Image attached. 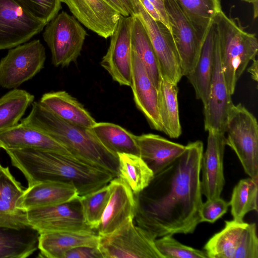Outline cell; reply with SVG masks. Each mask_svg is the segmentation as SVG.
I'll return each instance as SVG.
<instances>
[{
    "instance_id": "cell-1",
    "label": "cell",
    "mask_w": 258,
    "mask_h": 258,
    "mask_svg": "<svg viewBox=\"0 0 258 258\" xmlns=\"http://www.w3.org/2000/svg\"><path fill=\"white\" fill-rule=\"evenodd\" d=\"M201 141L188 143L183 153L135 195V221L156 238L191 234L201 223L202 205Z\"/></svg>"
},
{
    "instance_id": "cell-2",
    "label": "cell",
    "mask_w": 258,
    "mask_h": 258,
    "mask_svg": "<svg viewBox=\"0 0 258 258\" xmlns=\"http://www.w3.org/2000/svg\"><path fill=\"white\" fill-rule=\"evenodd\" d=\"M11 163L25 177L28 186L48 180L71 183L80 196L107 184L114 178L110 173L76 157L34 149L5 150Z\"/></svg>"
},
{
    "instance_id": "cell-3",
    "label": "cell",
    "mask_w": 258,
    "mask_h": 258,
    "mask_svg": "<svg viewBox=\"0 0 258 258\" xmlns=\"http://www.w3.org/2000/svg\"><path fill=\"white\" fill-rule=\"evenodd\" d=\"M21 122L47 134L64 146L79 160L105 170L114 177L118 176L117 155L107 149L91 128L63 120L39 102L32 103L29 114Z\"/></svg>"
},
{
    "instance_id": "cell-4",
    "label": "cell",
    "mask_w": 258,
    "mask_h": 258,
    "mask_svg": "<svg viewBox=\"0 0 258 258\" xmlns=\"http://www.w3.org/2000/svg\"><path fill=\"white\" fill-rule=\"evenodd\" d=\"M213 23L219 44L222 70L232 95L249 62L255 58L257 40L255 34L245 31L238 19L228 17L222 11L215 16Z\"/></svg>"
},
{
    "instance_id": "cell-5",
    "label": "cell",
    "mask_w": 258,
    "mask_h": 258,
    "mask_svg": "<svg viewBox=\"0 0 258 258\" xmlns=\"http://www.w3.org/2000/svg\"><path fill=\"white\" fill-rule=\"evenodd\" d=\"M225 134L226 145L234 151L244 172L258 179V124L255 116L241 103L233 104Z\"/></svg>"
},
{
    "instance_id": "cell-6",
    "label": "cell",
    "mask_w": 258,
    "mask_h": 258,
    "mask_svg": "<svg viewBox=\"0 0 258 258\" xmlns=\"http://www.w3.org/2000/svg\"><path fill=\"white\" fill-rule=\"evenodd\" d=\"M99 237L98 248L103 258H164L155 245L156 238L133 220Z\"/></svg>"
},
{
    "instance_id": "cell-7",
    "label": "cell",
    "mask_w": 258,
    "mask_h": 258,
    "mask_svg": "<svg viewBox=\"0 0 258 258\" xmlns=\"http://www.w3.org/2000/svg\"><path fill=\"white\" fill-rule=\"evenodd\" d=\"M87 35L77 20L63 11L45 26L43 37L51 53L52 64L67 67L80 55Z\"/></svg>"
},
{
    "instance_id": "cell-8",
    "label": "cell",
    "mask_w": 258,
    "mask_h": 258,
    "mask_svg": "<svg viewBox=\"0 0 258 258\" xmlns=\"http://www.w3.org/2000/svg\"><path fill=\"white\" fill-rule=\"evenodd\" d=\"M45 49L39 40L10 48L0 60V86L16 89L32 79L44 67Z\"/></svg>"
},
{
    "instance_id": "cell-9",
    "label": "cell",
    "mask_w": 258,
    "mask_h": 258,
    "mask_svg": "<svg viewBox=\"0 0 258 258\" xmlns=\"http://www.w3.org/2000/svg\"><path fill=\"white\" fill-rule=\"evenodd\" d=\"M135 14L144 25L158 63L161 76L177 84L183 77L180 58L171 32L161 22L155 20L139 0H131Z\"/></svg>"
},
{
    "instance_id": "cell-10",
    "label": "cell",
    "mask_w": 258,
    "mask_h": 258,
    "mask_svg": "<svg viewBox=\"0 0 258 258\" xmlns=\"http://www.w3.org/2000/svg\"><path fill=\"white\" fill-rule=\"evenodd\" d=\"M46 25L32 16L18 0H0V50L26 42Z\"/></svg>"
},
{
    "instance_id": "cell-11",
    "label": "cell",
    "mask_w": 258,
    "mask_h": 258,
    "mask_svg": "<svg viewBox=\"0 0 258 258\" xmlns=\"http://www.w3.org/2000/svg\"><path fill=\"white\" fill-rule=\"evenodd\" d=\"M26 214L29 226L39 234L94 231L84 222L79 198L63 204L30 209L26 210Z\"/></svg>"
},
{
    "instance_id": "cell-12",
    "label": "cell",
    "mask_w": 258,
    "mask_h": 258,
    "mask_svg": "<svg viewBox=\"0 0 258 258\" xmlns=\"http://www.w3.org/2000/svg\"><path fill=\"white\" fill-rule=\"evenodd\" d=\"M164 5L179 56L182 74L186 76L198 62L204 40L200 38L176 0H164Z\"/></svg>"
},
{
    "instance_id": "cell-13",
    "label": "cell",
    "mask_w": 258,
    "mask_h": 258,
    "mask_svg": "<svg viewBox=\"0 0 258 258\" xmlns=\"http://www.w3.org/2000/svg\"><path fill=\"white\" fill-rule=\"evenodd\" d=\"M132 21L133 16H121L110 36L108 50L100 62L114 81L120 85L130 87L132 82Z\"/></svg>"
},
{
    "instance_id": "cell-14",
    "label": "cell",
    "mask_w": 258,
    "mask_h": 258,
    "mask_svg": "<svg viewBox=\"0 0 258 258\" xmlns=\"http://www.w3.org/2000/svg\"><path fill=\"white\" fill-rule=\"evenodd\" d=\"M233 104L221 68L215 31L213 71L209 97L204 105L205 130L225 134L228 114Z\"/></svg>"
},
{
    "instance_id": "cell-15",
    "label": "cell",
    "mask_w": 258,
    "mask_h": 258,
    "mask_svg": "<svg viewBox=\"0 0 258 258\" xmlns=\"http://www.w3.org/2000/svg\"><path fill=\"white\" fill-rule=\"evenodd\" d=\"M74 17L105 39L110 37L122 16L105 0H61Z\"/></svg>"
},
{
    "instance_id": "cell-16",
    "label": "cell",
    "mask_w": 258,
    "mask_h": 258,
    "mask_svg": "<svg viewBox=\"0 0 258 258\" xmlns=\"http://www.w3.org/2000/svg\"><path fill=\"white\" fill-rule=\"evenodd\" d=\"M208 132L207 148L201 161V184L202 195L210 200L220 197L225 183L223 159L226 143L225 134Z\"/></svg>"
},
{
    "instance_id": "cell-17",
    "label": "cell",
    "mask_w": 258,
    "mask_h": 258,
    "mask_svg": "<svg viewBox=\"0 0 258 258\" xmlns=\"http://www.w3.org/2000/svg\"><path fill=\"white\" fill-rule=\"evenodd\" d=\"M109 184L111 194L97 229L99 235L111 233L134 220L136 215L135 195L128 185L119 177L113 178Z\"/></svg>"
},
{
    "instance_id": "cell-18",
    "label": "cell",
    "mask_w": 258,
    "mask_h": 258,
    "mask_svg": "<svg viewBox=\"0 0 258 258\" xmlns=\"http://www.w3.org/2000/svg\"><path fill=\"white\" fill-rule=\"evenodd\" d=\"M25 189L11 173L0 164V227L17 229L31 228L23 206Z\"/></svg>"
},
{
    "instance_id": "cell-19",
    "label": "cell",
    "mask_w": 258,
    "mask_h": 258,
    "mask_svg": "<svg viewBox=\"0 0 258 258\" xmlns=\"http://www.w3.org/2000/svg\"><path fill=\"white\" fill-rule=\"evenodd\" d=\"M132 82L134 100L150 127L162 132L157 109V89L138 55L132 50Z\"/></svg>"
},
{
    "instance_id": "cell-20",
    "label": "cell",
    "mask_w": 258,
    "mask_h": 258,
    "mask_svg": "<svg viewBox=\"0 0 258 258\" xmlns=\"http://www.w3.org/2000/svg\"><path fill=\"white\" fill-rule=\"evenodd\" d=\"M0 148L5 150L34 149L73 156L64 146L47 134L22 122L0 132Z\"/></svg>"
},
{
    "instance_id": "cell-21",
    "label": "cell",
    "mask_w": 258,
    "mask_h": 258,
    "mask_svg": "<svg viewBox=\"0 0 258 258\" xmlns=\"http://www.w3.org/2000/svg\"><path fill=\"white\" fill-rule=\"evenodd\" d=\"M139 155L154 175L172 163L184 151L185 146L169 141L159 135H135Z\"/></svg>"
},
{
    "instance_id": "cell-22",
    "label": "cell",
    "mask_w": 258,
    "mask_h": 258,
    "mask_svg": "<svg viewBox=\"0 0 258 258\" xmlns=\"http://www.w3.org/2000/svg\"><path fill=\"white\" fill-rule=\"evenodd\" d=\"M99 235L95 231H57L39 234V257L63 258L65 253L80 246L98 247Z\"/></svg>"
},
{
    "instance_id": "cell-23",
    "label": "cell",
    "mask_w": 258,
    "mask_h": 258,
    "mask_svg": "<svg viewBox=\"0 0 258 258\" xmlns=\"http://www.w3.org/2000/svg\"><path fill=\"white\" fill-rule=\"evenodd\" d=\"M80 197L73 184L48 180L28 186L23 197V206L26 210L63 204Z\"/></svg>"
},
{
    "instance_id": "cell-24",
    "label": "cell",
    "mask_w": 258,
    "mask_h": 258,
    "mask_svg": "<svg viewBox=\"0 0 258 258\" xmlns=\"http://www.w3.org/2000/svg\"><path fill=\"white\" fill-rule=\"evenodd\" d=\"M40 103L63 120L87 128L97 122L84 106L64 91L44 94Z\"/></svg>"
},
{
    "instance_id": "cell-25",
    "label": "cell",
    "mask_w": 258,
    "mask_h": 258,
    "mask_svg": "<svg viewBox=\"0 0 258 258\" xmlns=\"http://www.w3.org/2000/svg\"><path fill=\"white\" fill-rule=\"evenodd\" d=\"M215 30L214 24L209 27L202 45L198 62L186 77L192 85L197 99L203 105L207 101L210 90L215 54Z\"/></svg>"
},
{
    "instance_id": "cell-26",
    "label": "cell",
    "mask_w": 258,
    "mask_h": 258,
    "mask_svg": "<svg viewBox=\"0 0 258 258\" xmlns=\"http://www.w3.org/2000/svg\"><path fill=\"white\" fill-rule=\"evenodd\" d=\"M177 84L168 82L161 76L157 89V109L162 132L171 138L181 135Z\"/></svg>"
},
{
    "instance_id": "cell-27",
    "label": "cell",
    "mask_w": 258,
    "mask_h": 258,
    "mask_svg": "<svg viewBox=\"0 0 258 258\" xmlns=\"http://www.w3.org/2000/svg\"><path fill=\"white\" fill-rule=\"evenodd\" d=\"M39 233L32 228L0 227V258H26L38 249Z\"/></svg>"
},
{
    "instance_id": "cell-28",
    "label": "cell",
    "mask_w": 258,
    "mask_h": 258,
    "mask_svg": "<svg viewBox=\"0 0 258 258\" xmlns=\"http://www.w3.org/2000/svg\"><path fill=\"white\" fill-rule=\"evenodd\" d=\"M248 224L234 220L225 221L224 227L212 236L204 246L208 258H234Z\"/></svg>"
},
{
    "instance_id": "cell-29",
    "label": "cell",
    "mask_w": 258,
    "mask_h": 258,
    "mask_svg": "<svg viewBox=\"0 0 258 258\" xmlns=\"http://www.w3.org/2000/svg\"><path fill=\"white\" fill-rule=\"evenodd\" d=\"M132 49L139 57L153 84L158 88L161 75L157 58L147 30L139 16H133Z\"/></svg>"
},
{
    "instance_id": "cell-30",
    "label": "cell",
    "mask_w": 258,
    "mask_h": 258,
    "mask_svg": "<svg viewBox=\"0 0 258 258\" xmlns=\"http://www.w3.org/2000/svg\"><path fill=\"white\" fill-rule=\"evenodd\" d=\"M91 130L100 143L114 154L124 153L139 155L135 135L120 125L110 122H96Z\"/></svg>"
},
{
    "instance_id": "cell-31",
    "label": "cell",
    "mask_w": 258,
    "mask_h": 258,
    "mask_svg": "<svg viewBox=\"0 0 258 258\" xmlns=\"http://www.w3.org/2000/svg\"><path fill=\"white\" fill-rule=\"evenodd\" d=\"M118 176L131 188L135 195L146 188L154 177V173L147 164L137 155L118 153Z\"/></svg>"
},
{
    "instance_id": "cell-32",
    "label": "cell",
    "mask_w": 258,
    "mask_h": 258,
    "mask_svg": "<svg viewBox=\"0 0 258 258\" xmlns=\"http://www.w3.org/2000/svg\"><path fill=\"white\" fill-rule=\"evenodd\" d=\"M204 40L215 16L222 10L221 0H176Z\"/></svg>"
},
{
    "instance_id": "cell-33",
    "label": "cell",
    "mask_w": 258,
    "mask_h": 258,
    "mask_svg": "<svg viewBox=\"0 0 258 258\" xmlns=\"http://www.w3.org/2000/svg\"><path fill=\"white\" fill-rule=\"evenodd\" d=\"M34 96L27 91L14 89L0 98V132L19 123Z\"/></svg>"
},
{
    "instance_id": "cell-34",
    "label": "cell",
    "mask_w": 258,
    "mask_h": 258,
    "mask_svg": "<svg viewBox=\"0 0 258 258\" xmlns=\"http://www.w3.org/2000/svg\"><path fill=\"white\" fill-rule=\"evenodd\" d=\"M258 179H242L233 188L229 205L233 220L243 222L249 212H257Z\"/></svg>"
},
{
    "instance_id": "cell-35",
    "label": "cell",
    "mask_w": 258,
    "mask_h": 258,
    "mask_svg": "<svg viewBox=\"0 0 258 258\" xmlns=\"http://www.w3.org/2000/svg\"><path fill=\"white\" fill-rule=\"evenodd\" d=\"M111 194L109 183L89 194L80 196L85 223L92 230H97L105 208Z\"/></svg>"
},
{
    "instance_id": "cell-36",
    "label": "cell",
    "mask_w": 258,
    "mask_h": 258,
    "mask_svg": "<svg viewBox=\"0 0 258 258\" xmlns=\"http://www.w3.org/2000/svg\"><path fill=\"white\" fill-rule=\"evenodd\" d=\"M155 243L164 258H208L205 250L184 245L172 235L158 237L155 239Z\"/></svg>"
},
{
    "instance_id": "cell-37",
    "label": "cell",
    "mask_w": 258,
    "mask_h": 258,
    "mask_svg": "<svg viewBox=\"0 0 258 258\" xmlns=\"http://www.w3.org/2000/svg\"><path fill=\"white\" fill-rule=\"evenodd\" d=\"M34 18L47 24L61 9V0H18Z\"/></svg>"
},
{
    "instance_id": "cell-38",
    "label": "cell",
    "mask_w": 258,
    "mask_h": 258,
    "mask_svg": "<svg viewBox=\"0 0 258 258\" xmlns=\"http://www.w3.org/2000/svg\"><path fill=\"white\" fill-rule=\"evenodd\" d=\"M234 258H258V238L255 223L248 224Z\"/></svg>"
},
{
    "instance_id": "cell-39",
    "label": "cell",
    "mask_w": 258,
    "mask_h": 258,
    "mask_svg": "<svg viewBox=\"0 0 258 258\" xmlns=\"http://www.w3.org/2000/svg\"><path fill=\"white\" fill-rule=\"evenodd\" d=\"M229 206V202L221 197L207 199L200 210L201 222L214 223L227 212Z\"/></svg>"
},
{
    "instance_id": "cell-40",
    "label": "cell",
    "mask_w": 258,
    "mask_h": 258,
    "mask_svg": "<svg viewBox=\"0 0 258 258\" xmlns=\"http://www.w3.org/2000/svg\"><path fill=\"white\" fill-rule=\"evenodd\" d=\"M63 258H103V257L98 247L80 246L66 252Z\"/></svg>"
},
{
    "instance_id": "cell-41",
    "label": "cell",
    "mask_w": 258,
    "mask_h": 258,
    "mask_svg": "<svg viewBox=\"0 0 258 258\" xmlns=\"http://www.w3.org/2000/svg\"><path fill=\"white\" fill-rule=\"evenodd\" d=\"M155 7L159 14L162 23L171 32L167 14L165 8L164 0H149Z\"/></svg>"
},
{
    "instance_id": "cell-42",
    "label": "cell",
    "mask_w": 258,
    "mask_h": 258,
    "mask_svg": "<svg viewBox=\"0 0 258 258\" xmlns=\"http://www.w3.org/2000/svg\"><path fill=\"white\" fill-rule=\"evenodd\" d=\"M146 12L155 20L162 22L161 18L155 7L149 0H139Z\"/></svg>"
},
{
    "instance_id": "cell-43",
    "label": "cell",
    "mask_w": 258,
    "mask_h": 258,
    "mask_svg": "<svg viewBox=\"0 0 258 258\" xmlns=\"http://www.w3.org/2000/svg\"><path fill=\"white\" fill-rule=\"evenodd\" d=\"M117 10L123 16H130L120 0H105Z\"/></svg>"
},
{
    "instance_id": "cell-44",
    "label": "cell",
    "mask_w": 258,
    "mask_h": 258,
    "mask_svg": "<svg viewBox=\"0 0 258 258\" xmlns=\"http://www.w3.org/2000/svg\"><path fill=\"white\" fill-rule=\"evenodd\" d=\"M252 63L250 67L248 69V72L250 74L252 79L254 81H257V60L254 58L252 60Z\"/></svg>"
},
{
    "instance_id": "cell-45",
    "label": "cell",
    "mask_w": 258,
    "mask_h": 258,
    "mask_svg": "<svg viewBox=\"0 0 258 258\" xmlns=\"http://www.w3.org/2000/svg\"><path fill=\"white\" fill-rule=\"evenodd\" d=\"M123 5L130 15L133 16L135 15V12L133 8L131 0H120Z\"/></svg>"
},
{
    "instance_id": "cell-46",
    "label": "cell",
    "mask_w": 258,
    "mask_h": 258,
    "mask_svg": "<svg viewBox=\"0 0 258 258\" xmlns=\"http://www.w3.org/2000/svg\"><path fill=\"white\" fill-rule=\"evenodd\" d=\"M242 1L250 3L253 6V18L256 19L258 15V0H241Z\"/></svg>"
},
{
    "instance_id": "cell-47",
    "label": "cell",
    "mask_w": 258,
    "mask_h": 258,
    "mask_svg": "<svg viewBox=\"0 0 258 258\" xmlns=\"http://www.w3.org/2000/svg\"><path fill=\"white\" fill-rule=\"evenodd\" d=\"M0 149H1V148H0ZM0 164H1V163H0Z\"/></svg>"
}]
</instances>
